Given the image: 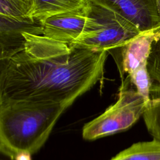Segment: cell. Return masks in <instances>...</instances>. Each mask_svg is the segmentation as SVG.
Wrapping results in <instances>:
<instances>
[{"mask_svg":"<svg viewBox=\"0 0 160 160\" xmlns=\"http://www.w3.org/2000/svg\"><path fill=\"white\" fill-rule=\"evenodd\" d=\"M1 160H4V159H1Z\"/></svg>","mask_w":160,"mask_h":160,"instance_id":"obj_16","label":"cell"},{"mask_svg":"<svg viewBox=\"0 0 160 160\" xmlns=\"http://www.w3.org/2000/svg\"><path fill=\"white\" fill-rule=\"evenodd\" d=\"M126 80H128L129 82L134 86L135 89L144 98L148 103L151 99V82L147 66H143L137 69L127 76Z\"/></svg>","mask_w":160,"mask_h":160,"instance_id":"obj_14","label":"cell"},{"mask_svg":"<svg viewBox=\"0 0 160 160\" xmlns=\"http://www.w3.org/2000/svg\"><path fill=\"white\" fill-rule=\"evenodd\" d=\"M142 118L149 134L153 139L160 141V96L151 98Z\"/></svg>","mask_w":160,"mask_h":160,"instance_id":"obj_12","label":"cell"},{"mask_svg":"<svg viewBox=\"0 0 160 160\" xmlns=\"http://www.w3.org/2000/svg\"><path fill=\"white\" fill-rule=\"evenodd\" d=\"M22 34L24 48L0 59V102L56 104L68 108L104 79L108 51Z\"/></svg>","mask_w":160,"mask_h":160,"instance_id":"obj_1","label":"cell"},{"mask_svg":"<svg viewBox=\"0 0 160 160\" xmlns=\"http://www.w3.org/2000/svg\"><path fill=\"white\" fill-rule=\"evenodd\" d=\"M88 0H30L28 16L41 22L59 14L83 8Z\"/></svg>","mask_w":160,"mask_h":160,"instance_id":"obj_9","label":"cell"},{"mask_svg":"<svg viewBox=\"0 0 160 160\" xmlns=\"http://www.w3.org/2000/svg\"><path fill=\"white\" fill-rule=\"evenodd\" d=\"M30 0H0V16L16 20L29 18Z\"/></svg>","mask_w":160,"mask_h":160,"instance_id":"obj_13","label":"cell"},{"mask_svg":"<svg viewBox=\"0 0 160 160\" xmlns=\"http://www.w3.org/2000/svg\"><path fill=\"white\" fill-rule=\"evenodd\" d=\"M160 32V25L140 34L122 46L108 51L114 58L121 78L143 66H147L151 46L156 36Z\"/></svg>","mask_w":160,"mask_h":160,"instance_id":"obj_6","label":"cell"},{"mask_svg":"<svg viewBox=\"0 0 160 160\" xmlns=\"http://www.w3.org/2000/svg\"><path fill=\"white\" fill-rule=\"evenodd\" d=\"M141 32L111 9L88 0L87 19L82 34L71 47L109 51L122 46Z\"/></svg>","mask_w":160,"mask_h":160,"instance_id":"obj_3","label":"cell"},{"mask_svg":"<svg viewBox=\"0 0 160 160\" xmlns=\"http://www.w3.org/2000/svg\"><path fill=\"white\" fill-rule=\"evenodd\" d=\"M147 68L151 82V98L160 96V32L152 42Z\"/></svg>","mask_w":160,"mask_h":160,"instance_id":"obj_11","label":"cell"},{"mask_svg":"<svg viewBox=\"0 0 160 160\" xmlns=\"http://www.w3.org/2000/svg\"><path fill=\"white\" fill-rule=\"evenodd\" d=\"M87 4L78 9L54 15L45 19L42 22V35L68 44L75 41L82 34L86 24Z\"/></svg>","mask_w":160,"mask_h":160,"instance_id":"obj_7","label":"cell"},{"mask_svg":"<svg viewBox=\"0 0 160 160\" xmlns=\"http://www.w3.org/2000/svg\"><path fill=\"white\" fill-rule=\"evenodd\" d=\"M147 104L136 89L122 86L117 101L84 125L82 138L92 141L128 129L142 116Z\"/></svg>","mask_w":160,"mask_h":160,"instance_id":"obj_4","label":"cell"},{"mask_svg":"<svg viewBox=\"0 0 160 160\" xmlns=\"http://www.w3.org/2000/svg\"><path fill=\"white\" fill-rule=\"evenodd\" d=\"M23 32L42 35V22L32 18L16 20L0 16V59L8 58L24 48Z\"/></svg>","mask_w":160,"mask_h":160,"instance_id":"obj_8","label":"cell"},{"mask_svg":"<svg viewBox=\"0 0 160 160\" xmlns=\"http://www.w3.org/2000/svg\"><path fill=\"white\" fill-rule=\"evenodd\" d=\"M134 25L141 32L160 25V0H91Z\"/></svg>","mask_w":160,"mask_h":160,"instance_id":"obj_5","label":"cell"},{"mask_svg":"<svg viewBox=\"0 0 160 160\" xmlns=\"http://www.w3.org/2000/svg\"><path fill=\"white\" fill-rule=\"evenodd\" d=\"M111 160H160V141L153 139L134 143Z\"/></svg>","mask_w":160,"mask_h":160,"instance_id":"obj_10","label":"cell"},{"mask_svg":"<svg viewBox=\"0 0 160 160\" xmlns=\"http://www.w3.org/2000/svg\"><path fill=\"white\" fill-rule=\"evenodd\" d=\"M31 154L26 152H22L18 153L14 160H32Z\"/></svg>","mask_w":160,"mask_h":160,"instance_id":"obj_15","label":"cell"},{"mask_svg":"<svg viewBox=\"0 0 160 160\" xmlns=\"http://www.w3.org/2000/svg\"><path fill=\"white\" fill-rule=\"evenodd\" d=\"M67 108L56 104L0 102V151L14 160L22 152L36 153Z\"/></svg>","mask_w":160,"mask_h":160,"instance_id":"obj_2","label":"cell"}]
</instances>
